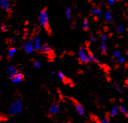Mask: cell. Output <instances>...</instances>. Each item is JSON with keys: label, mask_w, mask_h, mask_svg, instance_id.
Returning <instances> with one entry per match:
<instances>
[{"label": "cell", "mask_w": 128, "mask_h": 123, "mask_svg": "<svg viewBox=\"0 0 128 123\" xmlns=\"http://www.w3.org/2000/svg\"><path fill=\"white\" fill-rule=\"evenodd\" d=\"M78 56L79 61L83 63L94 62V54L83 47H81L79 50Z\"/></svg>", "instance_id": "cell-1"}, {"label": "cell", "mask_w": 128, "mask_h": 123, "mask_svg": "<svg viewBox=\"0 0 128 123\" xmlns=\"http://www.w3.org/2000/svg\"><path fill=\"white\" fill-rule=\"evenodd\" d=\"M23 103L20 100L15 101L10 105L8 111L9 114L11 115H16L21 113L23 110Z\"/></svg>", "instance_id": "cell-2"}, {"label": "cell", "mask_w": 128, "mask_h": 123, "mask_svg": "<svg viewBox=\"0 0 128 123\" xmlns=\"http://www.w3.org/2000/svg\"><path fill=\"white\" fill-rule=\"evenodd\" d=\"M38 20L41 26L43 27H46L48 26V22H49V15L47 11L46 10H43L41 12Z\"/></svg>", "instance_id": "cell-3"}, {"label": "cell", "mask_w": 128, "mask_h": 123, "mask_svg": "<svg viewBox=\"0 0 128 123\" xmlns=\"http://www.w3.org/2000/svg\"><path fill=\"white\" fill-rule=\"evenodd\" d=\"M23 48L26 54H30L33 51L34 45H33V40H28L25 41L23 44Z\"/></svg>", "instance_id": "cell-4"}, {"label": "cell", "mask_w": 128, "mask_h": 123, "mask_svg": "<svg viewBox=\"0 0 128 123\" xmlns=\"http://www.w3.org/2000/svg\"><path fill=\"white\" fill-rule=\"evenodd\" d=\"M6 72L8 76L11 79L14 78L18 74L17 68L12 65H9L7 66Z\"/></svg>", "instance_id": "cell-5"}, {"label": "cell", "mask_w": 128, "mask_h": 123, "mask_svg": "<svg viewBox=\"0 0 128 123\" xmlns=\"http://www.w3.org/2000/svg\"><path fill=\"white\" fill-rule=\"evenodd\" d=\"M33 45L35 50L38 51L41 50L42 44L41 43L40 38L38 36H35L33 39Z\"/></svg>", "instance_id": "cell-6"}, {"label": "cell", "mask_w": 128, "mask_h": 123, "mask_svg": "<svg viewBox=\"0 0 128 123\" xmlns=\"http://www.w3.org/2000/svg\"><path fill=\"white\" fill-rule=\"evenodd\" d=\"M40 50L41 51V52L43 53L48 54L51 52V51H52V48H51V47L50 46L49 44L44 43L42 45Z\"/></svg>", "instance_id": "cell-7"}, {"label": "cell", "mask_w": 128, "mask_h": 123, "mask_svg": "<svg viewBox=\"0 0 128 123\" xmlns=\"http://www.w3.org/2000/svg\"><path fill=\"white\" fill-rule=\"evenodd\" d=\"M60 110V107L58 104H52L49 109V112L50 115L57 114Z\"/></svg>", "instance_id": "cell-8"}, {"label": "cell", "mask_w": 128, "mask_h": 123, "mask_svg": "<svg viewBox=\"0 0 128 123\" xmlns=\"http://www.w3.org/2000/svg\"><path fill=\"white\" fill-rule=\"evenodd\" d=\"M105 19L108 22L113 23L114 21V17L112 13L110 11L108 10L106 12L105 15Z\"/></svg>", "instance_id": "cell-9"}, {"label": "cell", "mask_w": 128, "mask_h": 123, "mask_svg": "<svg viewBox=\"0 0 128 123\" xmlns=\"http://www.w3.org/2000/svg\"><path fill=\"white\" fill-rule=\"evenodd\" d=\"M10 6V2L8 0H0V7L2 8L5 10L6 11H9Z\"/></svg>", "instance_id": "cell-10"}, {"label": "cell", "mask_w": 128, "mask_h": 123, "mask_svg": "<svg viewBox=\"0 0 128 123\" xmlns=\"http://www.w3.org/2000/svg\"><path fill=\"white\" fill-rule=\"evenodd\" d=\"M75 109H76L77 112L80 116H83L84 114V108L82 104L77 103L75 105Z\"/></svg>", "instance_id": "cell-11"}, {"label": "cell", "mask_w": 128, "mask_h": 123, "mask_svg": "<svg viewBox=\"0 0 128 123\" xmlns=\"http://www.w3.org/2000/svg\"><path fill=\"white\" fill-rule=\"evenodd\" d=\"M23 77H24V76L22 74L19 73L17 74V75L15 76L14 78L11 79V81L12 82L16 84H19L20 83V82L22 81Z\"/></svg>", "instance_id": "cell-12"}, {"label": "cell", "mask_w": 128, "mask_h": 123, "mask_svg": "<svg viewBox=\"0 0 128 123\" xmlns=\"http://www.w3.org/2000/svg\"><path fill=\"white\" fill-rule=\"evenodd\" d=\"M99 48L101 51L104 54L106 55L107 54V45L106 42H100L99 45Z\"/></svg>", "instance_id": "cell-13"}, {"label": "cell", "mask_w": 128, "mask_h": 123, "mask_svg": "<svg viewBox=\"0 0 128 123\" xmlns=\"http://www.w3.org/2000/svg\"><path fill=\"white\" fill-rule=\"evenodd\" d=\"M118 109L117 107L115 104H113L111 107V109H110V116L112 117H114L116 116L118 114Z\"/></svg>", "instance_id": "cell-14"}, {"label": "cell", "mask_w": 128, "mask_h": 123, "mask_svg": "<svg viewBox=\"0 0 128 123\" xmlns=\"http://www.w3.org/2000/svg\"><path fill=\"white\" fill-rule=\"evenodd\" d=\"M91 13L94 15H97L100 17L102 15V11L98 7H94L91 10Z\"/></svg>", "instance_id": "cell-15"}, {"label": "cell", "mask_w": 128, "mask_h": 123, "mask_svg": "<svg viewBox=\"0 0 128 123\" xmlns=\"http://www.w3.org/2000/svg\"><path fill=\"white\" fill-rule=\"evenodd\" d=\"M117 109H118V111H120L121 114L127 116L128 113V110L124 106H123V105H119V106H117Z\"/></svg>", "instance_id": "cell-16"}, {"label": "cell", "mask_w": 128, "mask_h": 123, "mask_svg": "<svg viewBox=\"0 0 128 123\" xmlns=\"http://www.w3.org/2000/svg\"><path fill=\"white\" fill-rule=\"evenodd\" d=\"M65 15L67 19H71L72 15V9L70 7H67L65 11Z\"/></svg>", "instance_id": "cell-17"}, {"label": "cell", "mask_w": 128, "mask_h": 123, "mask_svg": "<svg viewBox=\"0 0 128 123\" xmlns=\"http://www.w3.org/2000/svg\"><path fill=\"white\" fill-rule=\"evenodd\" d=\"M83 29L85 31H88L89 29V21L87 18H85L83 22Z\"/></svg>", "instance_id": "cell-18"}, {"label": "cell", "mask_w": 128, "mask_h": 123, "mask_svg": "<svg viewBox=\"0 0 128 123\" xmlns=\"http://www.w3.org/2000/svg\"><path fill=\"white\" fill-rule=\"evenodd\" d=\"M94 62L98 64L100 67L102 68L103 67V63L101 61L100 59L96 55L94 54Z\"/></svg>", "instance_id": "cell-19"}, {"label": "cell", "mask_w": 128, "mask_h": 123, "mask_svg": "<svg viewBox=\"0 0 128 123\" xmlns=\"http://www.w3.org/2000/svg\"><path fill=\"white\" fill-rule=\"evenodd\" d=\"M123 55L121 51L119 50H115L114 51V52H113V58L114 59H117L118 58H119L120 56H121Z\"/></svg>", "instance_id": "cell-20"}, {"label": "cell", "mask_w": 128, "mask_h": 123, "mask_svg": "<svg viewBox=\"0 0 128 123\" xmlns=\"http://www.w3.org/2000/svg\"><path fill=\"white\" fill-rule=\"evenodd\" d=\"M17 51L16 48H11L8 51V56L10 58H13L14 56L15 52Z\"/></svg>", "instance_id": "cell-21"}, {"label": "cell", "mask_w": 128, "mask_h": 123, "mask_svg": "<svg viewBox=\"0 0 128 123\" xmlns=\"http://www.w3.org/2000/svg\"><path fill=\"white\" fill-rule=\"evenodd\" d=\"M57 76L60 79H61L63 81H65L66 80V77L63 72L61 71H59L57 72Z\"/></svg>", "instance_id": "cell-22"}, {"label": "cell", "mask_w": 128, "mask_h": 123, "mask_svg": "<svg viewBox=\"0 0 128 123\" xmlns=\"http://www.w3.org/2000/svg\"><path fill=\"white\" fill-rule=\"evenodd\" d=\"M116 29L117 32L119 33V34H121V33H123L124 31V28L121 25H116Z\"/></svg>", "instance_id": "cell-23"}, {"label": "cell", "mask_w": 128, "mask_h": 123, "mask_svg": "<svg viewBox=\"0 0 128 123\" xmlns=\"http://www.w3.org/2000/svg\"><path fill=\"white\" fill-rule=\"evenodd\" d=\"M113 87L114 89H115L116 91H117L118 92H119L120 93H123V89H122V88L120 87V86L117 84L116 83H114L113 84Z\"/></svg>", "instance_id": "cell-24"}, {"label": "cell", "mask_w": 128, "mask_h": 123, "mask_svg": "<svg viewBox=\"0 0 128 123\" xmlns=\"http://www.w3.org/2000/svg\"><path fill=\"white\" fill-rule=\"evenodd\" d=\"M125 61V57L123 55L120 56L119 58L116 59V62H117V64H121L123 63Z\"/></svg>", "instance_id": "cell-25"}, {"label": "cell", "mask_w": 128, "mask_h": 123, "mask_svg": "<svg viewBox=\"0 0 128 123\" xmlns=\"http://www.w3.org/2000/svg\"><path fill=\"white\" fill-rule=\"evenodd\" d=\"M108 36L107 35H102L101 37V41L100 42H106V41L107 40Z\"/></svg>", "instance_id": "cell-26"}, {"label": "cell", "mask_w": 128, "mask_h": 123, "mask_svg": "<svg viewBox=\"0 0 128 123\" xmlns=\"http://www.w3.org/2000/svg\"><path fill=\"white\" fill-rule=\"evenodd\" d=\"M100 123H110V122L107 118H104L100 120Z\"/></svg>", "instance_id": "cell-27"}, {"label": "cell", "mask_w": 128, "mask_h": 123, "mask_svg": "<svg viewBox=\"0 0 128 123\" xmlns=\"http://www.w3.org/2000/svg\"><path fill=\"white\" fill-rule=\"evenodd\" d=\"M34 66L36 68H40L41 67V64H40V62L35 61L34 63Z\"/></svg>", "instance_id": "cell-28"}, {"label": "cell", "mask_w": 128, "mask_h": 123, "mask_svg": "<svg viewBox=\"0 0 128 123\" xmlns=\"http://www.w3.org/2000/svg\"><path fill=\"white\" fill-rule=\"evenodd\" d=\"M107 3L109 5H114L115 3V1H114V0H108V1H107Z\"/></svg>", "instance_id": "cell-29"}, {"label": "cell", "mask_w": 128, "mask_h": 123, "mask_svg": "<svg viewBox=\"0 0 128 123\" xmlns=\"http://www.w3.org/2000/svg\"><path fill=\"white\" fill-rule=\"evenodd\" d=\"M90 41L92 43H94L97 41V38L94 36H91L90 38Z\"/></svg>", "instance_id": "cell-30"}, {"label": "cell", "mask_w": 128, "mask_h": 123, "mask_svg": "<svg viewBox=\"0 0 128 123\" xmlns=\"http://www.w3.org/2000/svg\"><path fill=\"white\" fill-rule=\"evenodd\" d=\"M1 30L3 31V32H5V31H6L7 30V27L6 26H5V25H3L1 27Z\"/></svg>", "instance_id": "cell-31"}, {"label": "cell", "mask_w": 128, "mask_h": 123, "mask_svg": "<svg viewBox=\"0 0 128 123\" xmlns=\"http://www.w3.org/2000/svg\"><path fill=\"white\" fill-rule=\"evenodd\" d=\"M72 28L73 29H76L77 27V24L76 22H74L72 24Z\"/></svg>", "instance_id": "cell-32"}, {"label": "cell", "mask_w": 128, "mask_h": 123, "mask_svg": "<svg viewBox=\"0 0 128 123\" xmlns=\"http://www.w3.org/2000/svg\"><path fill=\"white\" fill-rule=\"evenodd\" d=\"M28 31L27 30H25L24 33H23V36L24 37H27V35H28Z\"/></svg>", "instance_id": "cell-33"}, {"label": "cell", "mask_w": 128, "mask_h": 123, "mask_svg": "<svg viewBox=\"0 0 128 123\" xmlns=\"http://www.w3.org/2000/svg\"><path fill=\"white\" fill-rule=\"evenodd\" d=\"M51 74L52 75H55V74H56V72L55 71H53V70H51Z\"/></svg>", "instance_id": "cell-34"}, {"label": "cell", "mask_w": 128, "mask_h": 123, "mask_svg": "<svg viewBox=\"0 0 128 123\" xmlns=\"http://www.w3.org/2000/svg\"><path fill=\"white\" fill-rule=\"evenodd\" d=\"M15 37H13L11 38V40H12V41H15Z\"/></svg>", "instance_id": "cell-35"}, {"label": "cell", "mask_w": 128, "mask_h": 123, "mask_svg": "<svg viewBox=\"0 0 128 123\" xmlns=\"http://www.w3.org/2000/svg\"><path fill=\"white\" fill-rule=\"evenodd\" d=\"M126 83H127V84L128 85V78L127 79V81H126Z\"/></svg>", "instance_id": "cell-36"}, {"label": "cell", "mask_w": 128, "mask_h": 123, "mask_svg": "<svg viewBox=\"0 0 128 123\" xmlns=\"http://www.w3.org/2000/svg\"><path fill=\"white\" fill-rule=\"evenodd\" d=\"M0 123H4L3 121H2V120H0Z\"/></svg>", "instance_id": "cell-37"}, {"label": "cell", "mask_w": 128, "mask_h": 123, "mask_svg": "<svg viewBox=\"0 0 128 123\" xmlns=\"http://www.w3.org/2000/svg\"><path fill=\"white\" fill-rule=\"evenodd\" d=\"M127 118H128V114H127Z\"/></svg>", "instance_id": "cell-38"}, {"label": "cell", "mask_w": 128, "mask_h": 123, "mask_svg": "<svg viewBox=\"0 0 128 123\" xmlns=\"http://www.w3.org/2000/svg\"><path fill=\"white\" fill-rule=\"evenodd\" d=\"M1 55H0V59H1Z\"/></svg>", "instance_id": "cell-39"}, {"label": "cell", "mask_w": 128, "mask_h": 123, "mask_svg": "<svg viewBox=\"0 0 128 123\" xmlns=\"http://www.w3.org/2000/svg\"><path fill=\"white\" fill-rule=\"evenodd\" d=\"M68 123H71V122H68Z\"/></svg>", "instance_id": "cell-40"}, {"label": "cell", "mask_w": 128, "mask_h": 123, "mask_svg": "<svg viewBox=\"0 0 128 123\" xmlns=\"http://www.w3.org/2000/svg\"><path fill=\"white\" fill-rule=\"evenodd\" d=\"M0 92H1V90H0Z\"/></svg>", "instance_id": "cell-41"}]
</instances>
